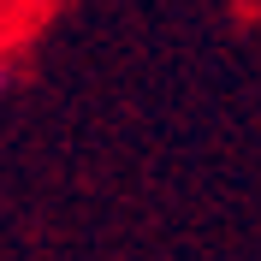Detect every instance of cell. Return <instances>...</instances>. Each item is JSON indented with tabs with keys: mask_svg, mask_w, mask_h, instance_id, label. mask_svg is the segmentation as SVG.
<instances>
[{
	"mask_svg": "<svg viewBox=\"0 0 261 261\" xmlns=\"http://www.w3.org/2000/svg\"><path fill=\"white\" fill-rule=\"evenodd\" d=\"M18 89V65H12V54H0V101Z\"/></svg>",
	"mask_w": 261,
	"mask_h": 261,
	"instance_id": "obj_1",
	"label": "cell"
}]
</instances>
